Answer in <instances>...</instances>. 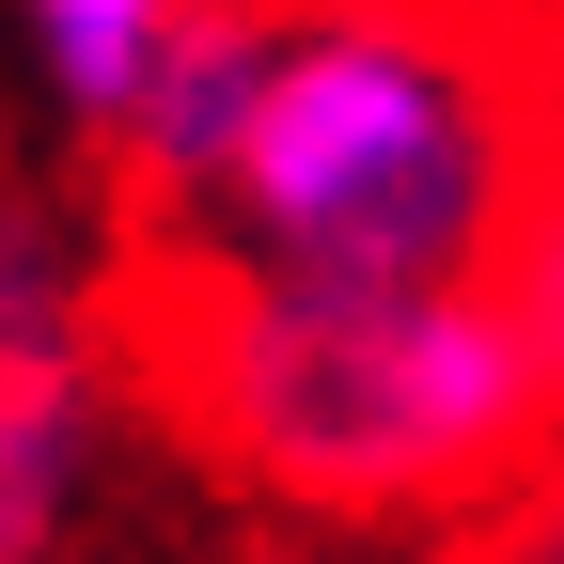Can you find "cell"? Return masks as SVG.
I'll return each mask as SVG.
<instances>
[{
  "mask_svg": "<svg viewBox=\"0 0 564 564\" xmlns=\"http://www.w3.org/2000/svg\"><path fill=\"white\" fill-rule=\"evenodd\" d=\"M204 423L299 502H423L518 455L549 345L502 282H236L188 345Z\"/></svg>",
  "mask_w": 564,
  "mask_h": 564,
  "instance_id": "2",
  "label": "cell"
},
{
  "mask_svg": "<svg viewBox=\"0 0 564 564\" xmlns=\"http://www.w3.org/2000/svg\"><path fill=\"white\" fill-rule=\"evenodd\" d=\"M95 470V377L79 345H0V564H47Z\"/></svg>",
  "mask_w": 564,
  "mask_h": 564,
  "instance_id": "3",
  "label": "cell"
},
{
  "mask_svg": "<svg viewBox=\"0 0 564 564\" xmlns=\"http://www.w3.org/2000/svg\"><path fill=\"white\" fill-rule=\"evenodd\" d=\"M204 204L251 282H470L518 204L502 79L470 32L392 17V0L267 17V79Z\"/></svg>",
  "mask_w": 564,
  "mask_h": 564,
  "instance_id": "1",
  "label": "cell"
},
{
  "mask_svg": "<svg viewBox=\"0 0 564 564\" xmlns=\"http://www.w3.org/2000/svg\"><path fill=\"white\" fill-rule=\"evenodd\" d=\"M0 345H79V251L32 204H0Z\"/></svg>",
  "mask_w": 564,
  "mask_h": 564,
  "instance_id": "5",
  "label": "cell"
},
{
  "mask_svg": "<svg viewBox=\"0 0 564 564\" xmlns=\"http://www.w3.org/2000/svg\"><path fill=\"white\" fill-rule=\"evenodd\" d=\"M188 17V0H32V63H47V95L63 110H126V79H141V47H158Z\"/></svg>",
  "mask_w": 564,
  "mask_h": 564,
  "instance_id": "4",
  "label": "cell"
}]
</instances>
